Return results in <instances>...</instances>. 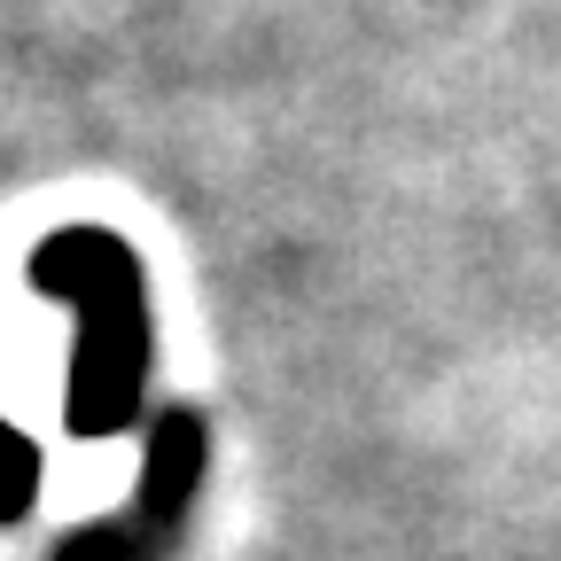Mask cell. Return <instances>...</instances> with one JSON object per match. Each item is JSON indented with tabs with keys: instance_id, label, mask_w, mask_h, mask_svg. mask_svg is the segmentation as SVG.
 <instances>
[{
	"instance_id": "cell-3",
	"label": "cell",
	"mask_w": 561,
	"mask_h": 561,
	"mask_svg": "<svg viewBox=\"0 0 561 561\" xmlns=\"http://www.w3.org/2000/svg\"><path fill=\"white\" fill-rule=\"evenodd\" d=\"M32 500H39V445L16 421H0V523H16Z\"/></svg>"
},
{
	"instance_id": "cell-1",
	"label": "cell",
	"mask_w": 561,
	"mask_h": 561,
	"mask_svg": "<svg viewBox=\"0 0 561 561\" xmlns=\"http://www.w3.org/2000/svg\"><path fill=\"white\" fill-rule=\"evenodd\" d=\"M32 289L47 305H70L79 335H70V382H62V421L70 437H117L133 430L140 390H149V280H140L133 242L110 227H62L32 250Z\"/></svg>"
},
{
	"instance_id": "cell-2",
	"label": "cell",
	"mask_w": 561,
	"mask_h": 561,
	"mask_svg": "<svg viewBox=\"0 0 561 561\" xmlns=\"http://www.w3.org/2000/svg\"><path fill=\"white\" fill-rule=\"evenodd\" d=\"M195 483H203V413H164L157 437H149V460H140V491L133 507L79 530L55 561H157L164 538L187 530V507H195Z\"/></svg>"
}]
</instances>
